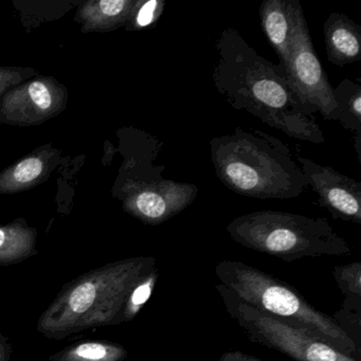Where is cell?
I'll use <instances>...</instances> for the list:
<instances>
[{
	"label": "cell",
	"mask_w": 361,
	"mask_h": 361,
	"mask_svg": "<svg viewBox=\"0 0 361 361\" xmlns=\"http://www.w3.org/2000/svg\"><path fill=\"white\" fill-rule=\"evenodd\" d=\"M216 51L213 82L232 109L247 111L291 138L324 142L314 113L302 104L280 65L257 54L233 28L221 31Z\"/></svg>",
	"instance_id": "1"
},
{
	"label": "cell",
	"mask_w": 361,
	"mask_h": 361,
	"mask_svg": "<svg viewBox=\"0 0 361 361\" xmlns=\"http://www.w3.org/2000/svg\"><path fill=\"white\" fill-rule=\"evenodd\" d=\"M155 267V257H130L82 274L65 284L44 310L37 331L61 340L85 329L122 324L128 295Z\"/></svg>",
	"instance_id": "2"
},
{
	"label": "cell",
	"mask_w": 361,
	"mask_h": 361,
	"mask_svg": "<svg viewBox=\"0 0 361 361\" xmlns=\"http://www.w3.org/2000/svg\"><path fill=\"white\" fill-rule=\"evenodd\" d=\"M215 174L234 193L257 200H291L308 188L293 154L280 139L235 128L210 141Z\"/></svg>",
	"instance_id": "3"
},
{
	"label": "cell",
	"mask_w": 361,
	"mask_h": 361,
	"mask_svg": "<svg viewBox=\"0 0 361 361\" xmlns=\"http://www.w3.org/2000/svg\"><path fill=\"white\" fill-rule=\"evenodd\" d=\"M215 274L221 284L248 305L323 340L346 356L360 359L361 348L338 326L333 317L314 307L288 283L231 259L219 262Z\"/></svg>",
	"instance_id": "4"
},
{
	"label": "cell",
	"mask_w": 361,
	"mask_h": 361,
	"mask_svg": "<svg viewBox=\"0 0 361 361\" xmlns=\"http://www.w3.org/2000/svg\"><path fill=\"white\" fill-rule=\"evenodd\" d=\"M232 240L286 263L305 257H338L352 248L326 219L262 210L234 219L226 228Z\"/></svg>",
	"instance_id": "5"
},
{
	"label": "cell",
	"mask_w": 361,
	"mask_h": 361,
	"mask_svg": "<svg viewBox=\"0 0 361 361\" xmlns=\"http://www.w3.org/2000/svg\"><path fill=\"white\" fill-rule=\"evenodd\" d=\"M164 142L145 135L140 161L121 188L124 211L141 223L158 226L170 221L191 206L198 193L195 185L164 178V166H154Z\"/></svg>",
	"instance_id": "6"
},
{
	"label": "cell",
	"mask_w": 361,
	"mask_h": 361,
	"mask_svg": "<svg viewBox=\"0 0 361 361\" xmlns=\"http://www.w3.org/2000/svg\"><path fill=\"white\" fill-rule=\"evenodd\" d=\"M215 288L226 312L252 343L282 353L295 361H359L323 340L248 305L225 285L216 284Z\"/></svg>",
	"instance_id": "7"
},
{
	"label": "cell",
	"mask_w": 361,
	"mask_h": 361,
	"mask_svg": "<svg viewBox=\"0 0 361 361\" xmlns=\"http://www.w3.org/2000/svg\"><path fill=\"white\" fill-rule=\"evenodd\" d=\"M285 73L302 104L312 113L319 111L325 120L338 121L334 88L314 51L302 6L295 16L290 56Z\"/></svg>",
	"instance_id": "8"
},
{
	"label": "cell",
	"mask_w": 361,
	"mask_h": 361,
	"mask_svg": "<svg viewBox=\"0 0 361 361\" xmlns=\"http://www.w3.org/2000/svg\"><path fill=\"white\" fill-rule=\"evenodd\" d=\"M68 100L64 84L50 75H37L0 99V123L18 128L41 126L61 115Z\"/></svg>",
	"instance_id": "9"
},
{
	"label": "cell",
	"mask_w": 361,
	"mask_h": 361,
	"mask_svg": "<svg viewBox=\"0 0 361 361\" xmlns=\"http://www.w3.org/2000/svg\"><path fill=\"white\" fill-rule=\"evenodd\" d=\"M297 160L308 187L318 195L319 204L334 219L361 225V183L331 166H321L304 157Z\"/></svg>",
	"instance_id": "10"
},
{
	"label": "cell",
	"mask_w": 361,
	"mask_h": 361,
	"mask_svg": "<svg viewBox=\"0 0 361 361\" xmlns=\"http://www.w3.org/2000/svg\"><path fill=\"white\" fill-rule=\"evenodd\" d=\"M60 149L46 145L0 172V195H13L37 187L50 178L61 164Z\"/></svg>",
	"instance_id": "11"
},
{
	"label": "cell",
	"mask_w": 361,
	"mask_h": 361,
	"mask_svg": "<svg viewBox=\"0 0 361 361\" xmlns=\"http://www.w3.org/2000/svg\"><path fill=\"white\" fill-rule=\"evenodd\" d=\"M301 6L299 0H264L259 7L264 35L284 71L288 66L295 16Z\"/></svg>",
	"instance_id": "12"
},
{
	"label": "cell",
	"mask_w": 361,
	"mask_h": 361,
	"mask_svg": "<svg viewBox=\"0 0 361 361\" xmlns=\"http://www.w3.org/2000/svg\"><path fill=\"white\" fill-rule=\"evenodd\" d=\"M327 59L336 66L359 62L361 59V27L348 16L331 13L323 25Z\"/></svg>",
	"instance_id": "13"
},
{
	"label": "cell",
	"mask_w": 361,
	"mask_h": 361,
	"mask_svg": "<svg viewBox=\"0 0 361 361\" xmlns=\"http://www.w3.org/2000/svg\"><path fill=\"white\" fill-rule=\"evenodd\" d=\"M138 0H90L78 8L82 33H109L126 28Z\"/></svg>",
	"instance_id": "14"
},
{
	"label": "cell",
	"mask_w": 361,
	"mask_h": 361,
	"mask_svg": "<svg viewBox=\"0 0 361 361\" xmlns=\"http://www.w3.org/2000/svg\"><path fill=\"white\" fill-rule=\"evenodd\" d=\"M37 230L24 219L0 226V266L22 263L37 255Z\"/></svg>",
	"instance_id": "15"
},
{
	"label": "cell",
	"mask_w": 361,
	"mask_h": 361,
	"mask_svg": "<svg viewBox=\"0 0 361 361\" xmlns=\"http://www.w3.org/2000/svg\"><path fill=\"white\" fill-rule=\"evenodd\" d=\"M128 352L121 344L106 340L77 342L49 356L48 361H123Z\"/></svg>",
	"instance_id": "16"
},
{
	"label": "cell",
	"mask_w": 361,
	"mask_h": 361,
	"mask_svg": "<svg viewBox=\"0 0 361 361\" xmlns=\"http://www.w3.org/2000/svg\"><path fill=\"white\" fill-rule=\"evenodd\" d=\"M334 279L344 295L343 304L337 316L360 319L361 310V264H346L336 266L333 269Z\"/></svg>",
	"instance_id": "17"
},
{
	"label": "cell",
	"mask_w": 361,
	"mask_h": 361,
	"mask_svg": "<svg viewBox=\"0 0 361 361\" xmlns=\"http://www.w3.org/2000/svg\"><path fill=\"white\" fill-rule=\"evenodd\" d=\"M334 99L337 105L338 121L345 130L361 137V85L344 79L334 88Z\"/></svg>",
	"instance_id": "18"
},
{
	"label": "cell",
	"mask_w": 361,
	"mask_h": 361,
	"mask_svg": "<svg viewBox=\"0 0 361 361\" xmlns=\"http://www.w3.org/2000/svg\"><path fill=\"white\" fill-rule=\"evenodd\" d=\"M158 279H159V270L158 267H155L137 283L126 300L123 310V323L130 322L138 316L143 306L151 299L154 289L157 285Z\"/></svg>",
	"instance_id": "19"
},
{
	"label": "cell",
	"mask_w": 361,
	"mask_h": 361,
	"mask_svg": "<svg viewBox=\"0 0 361 361\" xmlns=\"http://www.w3.org/2000/svg\"><path fill=\"white\" fill-rule=\"evenodd\" d=\"M166 8L164 0H138L126 30L140 31L155 26Z\"/></svg>",
	"instance_id": "20"
},
{
	"label": "cell",
	"mask_w": 361,
	"mask_h": 361,
	"mask_svg": "<svg viewBox=\"0 0 361 361\" xmlns=\"http://www.w3.org/2000/svg\"><path fill=\"white\" fill-rule=\"evenodd\" d=\"M37 75L39 73L31 67H0V99L18 84Z\"/></svg>",
	"instance_id": "21"
},
{
	"label": "cell",
	"mask_w": 361,
	"mask_h": 361,
	"mask_svg": "<svg viewBox=\"0 0 361 361\" xmlns=\"http://www.w3.org/2000/svg\"><path fill=\"white\" fill-rule=\"evenodd\" d=\"M219 361H265L263 359L257 358V357L251 356L246 353L240 352V350H229V352L224 353L219 357Z\"/></svg>",
	"instance_id": "22"
},
{
	"label": "cell",
	"mask_w": 361,
	"mask_h": 361,
	"mask_svg": "<svg viewBox=\"0 0 361 361\" xmlns=\"http://www.w3.org/2000/svg\"><path fill=\"white\" fill-rule=\"evenodd\" d=\"M12 352L13 348L9 338L0 333V361H11Z\"/></svg>",
	"instance_id": "23"
}]
</instances>
